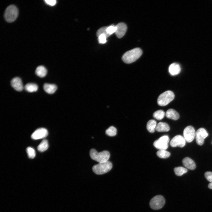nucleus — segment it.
I'll list each match as a JSON object with an SVG mask.
<instances>
[{
	"label": "nucleus",
	"instance_id": "393cba45",
	"mask_svg": "<svg viewBox=\"0 0 212 212\" xmlns=\"http://www.w3.org/2000/svg\"><path fill=\"white\" fill-rule=\"evenodd\" d=\"M175 174L178 176H181L187 172V169L182 167L175 168L174 169Z\"/></svg>",
	"mask_w": 212,
	"mask_h": 212
},
{
	"label": "nucleus",
	"instance_id": "7ed1b4c3",
	"mask_svg": "<svg viewBox=\"0 0 212 212\" xmlns=\"http://www.w3.org/2000/svg\"><path fill=\"white\" fill-rule=\"evenodd\" d=\"M175 95L173 92L166 91L159 96L157 99L158 104L160 106H166L172 101Z\"/></svg>",
	"mask_w": 212,
	"mask_h": 212
},
{
	"label": "nucleus",
	"instance_id": "a878e982",
	"mask_svg": "<svg viewBox=\"0 0 212 212\" xmlns=\"http://www.w3.org/2000/svg\"><path fill=\"white\" fill-rule=\"evenodd\" d=\"M105 133L107 135L109 136H115L117 134V130L115 127L113 126H111L106 130Z\"/></svg>",
	"mask_w": 212,
	"mask_h": 212
},
{
	"label": "nucleus",
	"instance_id": "dca6fc26",
	"mask_svg": "<svg viewBox=\"0 0 212 212\" xmlns=\"http://www.w3.org/2000/svg\"><path fill=\"white\" fill-rule=\"evenodd\" d=\"M165 116L168 118L176 120L179 117L178 113L173 109H170L168 110L166 112Z\"/></svg>",
	"mask_w": 212,
	"mask_h": 212
},
{
	"label": "nucleus",
	"instance_id": "6ab92c4d",
	"mask_svg": "<svg viewBox=\"0 0 212 212\" xmlns=\"http://www.w3.org/2000/svg\"><path fill=\"white\" fill-rule=\"evenodd\" d=\"M35 72L36 74L39 77H43L46 75L47 70L44 67L40 65L36 68Z\"/></svg>",
	"mask_w": 212,
	"mask_h": 212
},
{
	"label": "nucleus",
	"instance_id": "bb28decb",
	"mask_svg": "<svg viewBox=\"0 0 212 212\" xmlns=\"http://www.w3.org/2000/svg\"><path fill=\"white\" fill-rule=\"evenodd\" d=\"M26 152L29 158H33L35 155V152L34 150L31 147H28L26 149Z\"/></svg>",
	"mask_w": 212,
	"mask_h": 212
},
{
	"label": "nucleus",
	"instance_id": "ddd939ff",
	"mask_svg": "<svg viewBox=\"0 0 212 212\" xmlns=\"http://www.w3.org/2000/svg\"><path fill=\"white\" fill-rule=\"evenodd\" d=\"M11 84L12 87L17 91H21L23 89L21 80L19 77L14 78L11 81Z\"/></svg>",
	"mask_w": 212,
	"mask_h": 212
},
{
	"label": "nucleus",
	"instance_id": "473e14b6",
	"mask_svg": "<svg viewBox=\"0 0 212 212\" xmlns=\"http://www.w3.org/2000/svg\"><path fill=\"white\" fill-rule=\"evenodd\" d=\"M208 187L211 189H212V182L210 183L208 185Z\"/></svg>",
	"mask_w": 212,
	"mask_h": 212
},
{
	"label": "nucleus",
	"instance_id": "6e6552de",
	"mask_svg": "<svg viewBox=\"0 0 212 212\" xmlns=\"http://www.w3.org/2000/svg\"><path fill=\"white\" fill-rule=\"evenodd\" d=\"M196 132L194 127L188 126L184 130L183 135L186 140L188 143L192 141L195 137Z\"/></svg>",
	"mask_w": 212,
	"mask_h": 212
},
{
	"label": "nucleus",
	"instance_id": "aec40b11",
	"mask_svg": "<svg viewBox=\"0 0 212 212\" xmlns=\"http://www.w3.org/2000/svg\"><path fill=\"white\" fill-rule=\"evenodd\" d=\"M156 122L154 120H150L148 122L146 128L147 130L150 133L154 132L157 125Z\"/></svg>",
	"mask_w": 212,
	"mask_h": 212
},
{
	"label": "nucleus",
	"instance_id": "2f4dec72",
	"mask_svg": "<svg viewBox=\"0 0 212 212\" xmlns=\"http://www.w3.org/2000/svg\"><path fill=\"white\" fill-rule=\"evenodd\" d=\"M44 1L47 4L51 6H54L56 3L55 0H45Z\"/></svg>",
	"mask_w": 212,
	"mask_h": 212
},
{
	"label": "nucleus",
	"instance_id": "b1692460",
	"mask_svg": "<svg viewBox=\"0 0 212 212\" xmlns=\"http://www.w3.org/2000/svg\"><path fill=\"white\" fill-rule=\"evenodd\" d=\"M165 114L163 110H159L154 112L153 116L155 118L158 120H161L164 118Z\"/></svg>",
	"mask_w": 212,
	"mask_h": 212
},
{
	"label": "nucleus",
	"instance_id": "f3484780",
	"mask_svg": "<svg viewBox=\"0 0 212 212\" xmlns=\"http://www.w3.org/2000/svg\"><path fill=\"white\" fill-rule=\"evenodd\" d=\"M170 127L168 124L165 122H160L156 125L155 130L158 132H166L168 131Z\"/></svg>",
	"mask_w": 212,
	"mask_h": 212
},
{
	"label": "nucleus",
	"instance_id": "4468645a",
	"mask_svg": "<svg viewBox=\"0 0 212 212\" xmlns=\"http://www.w3.org/2000/svg\"><path fill=\"white\" fill-rule=\"evenodd\" d=\"M168 71L171 75L174 76L180 73L181 71V68L179 64L174 63L169 66Z\"/></svg>",
	"mask_w": 212,
	"mask_h": 212
},
{
	"label": "nucleus",
	"instance_id": "c85d7f7f",
	"mask_svg": "<svg viewBox=\"0 0 212 212\" xmlns=\"http://www.w3.org/2000/svg\"><path fill=\"white\" fill-rule=\"evenodd\" d=\"M116 28V26L113 25L107 26L106 29L107 33L110 36L114 33H115Z\"/></svg>",
	"mask_w": 212,
	"mask_h": 212
},
{
	"label": "nucleus",
	"instance_id": "7c9ffc66",
	"mask_svg": "<svg viewBox=\"0 0 212 212\" xmlns=\"http://www.w3.org/2000/svg\"><path fill=\"white\" fill-rule=\"evenodd\" d=\"M205 176L208 181L211 182H212V172H206L205 173Z\"/></svg>",
	"mask_w": 212,
	"mask_h": 212
},
{
	"label": "nucleus",
	"instance_id": "5701e85b",
	"mask_svg": "<svg viewBox=\"0 0 212 212\" xmlns=\"http://www.w3.org/2000/svg\"><path fill=\"white\" fill-rule=\"evenodd\" d=\"M157 155L161 158H166L169 157L170 154L165 150H159L156 153Z\"/></svg>",
	"mask_w": 212,
	"mask_h": 212
},
{
	"label": "nucleus",
	"instance_id": "f8f14e48",
	"mask_svg": "<svg viewBox=\"0 0 212 212\" xmlns=\"http://www.w3.org/2000/svg\"><path fill=\"white\" fill-rule=\"evenodd\" d=\"M116 26V29L115 34L118 38H121L124 35L126 32L127 26L124 23L121 22L118 24Z\"/></svg>",
	"mask_w": 212,
	"mask_h": 212
},
{
	"label": "nucleus",
	"instance_id": "20e7f679",
	"mask_svg": "<svg viewBox=\"0 0 212 212\" xmlns=\"http://www.w3.org/2000/svg\"><path fill=\"white\" fill-rule=\"evenodd\" d=\"M112 163L108 161L94 165L92 168V169L95 174L101 175L109 171L112 169Z\"/></svg>",
	"mask_w": 212,
	"mask_h": 212
},
{
	"label": "nucleus",
	"instance_id": "9d476101",
	"mask_svg": "<svg viewBox=\"0 0 212 212\" xmlns=\"http://www.w3.org/2000/svg\"><path fill=\"white\" fill-rule=\"evenodd\" d=\"M186 140L184 137L180 135L174 137L171 140L170 145L173 147H183L185 145Z\"/></svg>",
	"mask_w": 212,
	"mask_h": 212
},
{
	"label": "nucleus",
	"instance_id": "2eb2a0df",
	"mask_svg": "<svg viewBox=\"0 0 212 212\" xmlns=\"http://www.w3.org/2000/svg\"><path fill=\"white\" fill-rule=\"evenodd\" d=\"M183 165L187 168L193 170L196 168V165L194 161L188 157H186L182 160Z\"/></svg>",
	"mask_w": 212,
	"mask_h": 212
},
{
	"label": "nucleus",
	"instance_id": "423d86ee",
	"mask_svg": "<svg viewBox=\"0 0 212 212\" xmlns=\"http://www.w3.org/2000/svg\"><path fill=\"white\" fill-rule=\"evenodd\" d=\"M165 199L161 195H157L153 197L150 201V207L154 210H158L162 208L165 203Z\"/></svg>",
	"mask_w": 212,
	"mask_h": 212
},
{
	"label": "nucleus",
	"instance_id": "412c9836",
	"mask_svg": "<svg viewBox=\"0 0 212 212\" xmlns=\"http://www.w3.org/2000/svg\"><path fill=\"white\" fill-rule=\"evenodd\" d=\"M24 88L27 92H32L36 91L38 90V86L36 84L29 83L25 85Z\"/></svg>",
	"mask_w": 212,
	"mask_h": 212
},
{
	"label": "nucleus",
	"instance_id": "9b49d317",
	"mask_svg": "<svg viewBox=\"0 0 212 212\" xmlns=\"http://www.w3.org/2000/svg\"><path fill=\"white\" fill-rule=\"evenodd\" d=\"M48 134V131L46 129L41 128L35 130L31 137L32 139L37 140L44 138L47 136Z\"/></svg>",
	"mask_w": 212,
	"mask_h": 212
},
{
	"label": "nucleus",
	"instance_id": "c756f323",
	"mask_svg": "<svg viewBox=\"0 0 212 212\" xmlns=\"http://www.w3.org/2000/svg\"><path fill=\"white\" fill-rule=\"evenodd\" d=\"M107 36L104 34H101L98 37L99 43L101 44H105L106 42Z\"/></svg>",
	"mask_w": 212,
	"mask_h": 212
},
{
	"label": "nucleus",
	"instance_id": "a211bd4d",
	"mask_svg": "<svg viewBox=\"0 0 212 212\" xmlns=\"http://www.w3.org/2000/svg\"><path fill=\"white\" fill-rule=\"evenodd\" d=\"M43 89L47 93L49 94H52L57 90V87L54 84L46 83L44 85Z\"/></svg>",
	"mask_w": 212,
	"mask_h": 212
},
{
	"label": "nucleus",
	"instance_id": "cd10ccee",
	"mask_svg": "<svg viewBox=\"0 0 212 212\" xmlns=\"http://www.w3.org/2000/svg\"><path fill=\"white\" fill-rule=\"evenodd\" d=\"M107 27H103L99 29L97 32V35L98 37L99 35L101 34H104L107 37H108L110 35L107 33L106 32V29Z\"/></svg>",
	"mask_w": 212,
	"mask_h": 212
},
{
	"label": "nucleus",
	"instance_id": "39448f33",
	"mask_svg": "<svg viewBox=\"0 0 212 212\" xmlns=\"http://www.w3.org/2000/svg\"><path fill=\"white\" fill-rule=\"evenodd\" d=\"M18 14V10L17 8L14 5H11L6 9L4 14L6 20L9 22L14 21L17 18Z\"/></svg>",
	"mask_w": 212,
	"mask_h": 212
},
{
	"label": "nucleus",
	"instance_id": "f257e3e1",
	"mask_svg": "<svg viewBox=\"0 0 212 212\" xmlns=\"http://www.w3.org/2000/svg\"><path fill=\"white\" fill-rule=\"evenodd\" d=\"M142 54V50L139 48H136L125 53L122 56V59L126 63H131L138 59Z\"/></svg>",
	"mask_w": 212,
	"mask_h": 212
},
{
	"label": "nucleus",
	"instance_id": "4be33fe9",
	"mask_svg": "<svg viewBox=\"0 0 212 212\" xmlns=\"http://www.w3.org/2000/svg\"><path fill=\"white\" fill-rule=\"evenodd\" d=\"M48 146L47 140L46 139H44L38 146L37 149L39 152H43L48 149Z\"/></svg>",
	"mask_w": 212,
	"mask_h": 212
},
{
	"label": "nucleus",
	"instance_id": "1a4fd4ad",
	"mask_svg": "<svg viewBox=\"0 0 212 212\" xmlns=\"http://www.w3.org/2000/svg\"><path fill=\"white\" fill-rule=\"evenodd\" d=\"M208 134L203 128H201L196 132L195 138L197 143L199 145H202L204 139L208 136Z\"/></svg>",
	"mask_w": 212,
	"mask_h": 212
},
{
	"label": "nucleus",
	"instance_id": "f03ea898",
	"mask_svg": "<svg viewBox=\"0 0 212 212\" xmlns=\"http://www.w3.org/2000/svg\"><path fill=\"white\" fill-rule=\"evenodd\" d=\"M90 155L92 159L99 163L108 161L110 155L109 152L107 151L104 150L98 153L94 149H91Z\"/></svg>",
	"mask_w": 212,
	"mask_h": 212
},
{
	"label": "nucleus",
	"instance_id": "0eeeda50",
	"mask_svg": "<svg viewBox=\"0 0 212 212\" xmlns=\"http://www.w3.org/2000/svg\"><path fill=\"white\" fill-rule=\"evenodd\" d=\"M169 138L167 135H164L160 137L153 143L154 146L159 150H166L168 147Z\"/></svg>",
	"mask_w": 212,
	"mask_h": 212
}]
</instances>
